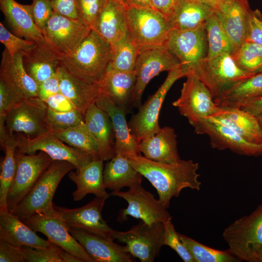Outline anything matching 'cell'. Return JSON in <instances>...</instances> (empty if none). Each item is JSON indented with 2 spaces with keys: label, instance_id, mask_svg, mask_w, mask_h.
<instances>
[{
  "label": "cell",
  "instance_id": "cell-1",
  "mask_svg": "<svg viewBox=\"0 0 262 262\" xmlns=\"http://www.w3.org/2000/svg\"><path fill=\"white\" fill-rule=\"evenodd\" d=\"M131 165L145 177L156 189L159 200L166 209L171 199L179 196L185 188L200 190V175L197 173L199 165L191 160L180 159L173 164L161 163L147 159L141 155L127 157Z\"/></svg>",
  "mask_w": 262,
  "mask_h": 262
},
{
  "label": "cell",
  "instance_id": "cell-2",
  "mask_svg": "<svg viewBox=\"0 0 262 262\" xmlns=\"http://www.w3.org/2000/svg\"><path fill=\"white\" fill-rule=\"evenodd\" d=\"M111 58V45L91 30L73 53L60 59L62 64L74 76L90 83H98Z\"/></svg>",
  "mask_w": 262,
  "mask_h": 262
},
{
  "label": "cell",
  "instance_id": "cell-3",
  "mask_svg": "<svg viewBox=\"0 0 262 262\" xmlns=\"http://www.w3.org/2000/svg\"><path fill=\"white\" fill-rule=\"evenodd\" d=\"M127 32L139 54L165 46L174 30L164 16L151 8H126Z\"/></svg>",
  "mask_w": 262,
  "mask_h": 262
},
{
  "label": "cell",
  "instance_id": "cell-4",
  "mask_svg": "<svg viewBox=\"0 0 262 262\" xmlns=\"http://www.w3.org/2000/svg\"><path fill=\"white\" fill-rule=\"evenodd\" d=\"M74 169L75 166L70 162L53 161L12 213L20 219L35 213L56 215L52 202L54 195L62 178Z\"/></svg>",
  "mask_w": 262,
  "mask_h": 262
},
{
  "label": "cell",
  "instance_id": "cell-5",
  "mask_svg": "<svg viewBox=\"0 0 262 262\" xmlns=\"http://www.w3.org/2000/svg\"><path fill=\"white\" fill-rule=\"evenodd\" d=\"M223 238L240 261L258 262L262 252V204L226 228Z\"/></svg>",
  "mask_w": 262,
  "mask_h": 262
},
{
  "label": "cell",
  "instance_id": "cell-6",
  "mask_svg": "<svg viewBox=\"0 0 262 262\" xmlns=\"http://www.w3.org/2000/svg\"><path fill=\"white\" fill-rule=\"evenodd\" d=\"M165 46L179 61L185 77L194 75L200 79L208 53L205 25L190 30H172Z\"/></svg>",
  "mask_w": 262,
  "mask_h": 262
},
{
  "label": "cell",
  "instance_id": "cell-7",
  "mask_svg": "<svg viewBox=\"0 0 262 262\" xmlns=\"http://www.w3.org/2000/svg\"><path fill=\"white\" fill-rule=\"evenodd\" d=\"M185 77L180 65L168 71L166 78L157 91L149 97L128 122L131 133L140 142L161 129L159 116L165 96L176 81Z\"/></svg>",
  "mask_w": 262,
  "mask_h": 262
},
{
  "label": "cell",
  "instance_id": "cell-8",
  "mask_svg": "<svg viewBox=\"0 0 262 262\" xmlns=\"http://www.w3.org/2000/svg\"><path fill=\"white\" fill-rule=\"evenodd\" d=\"M164 227L163 222L149 225L143 221L126 231L114 230L113 238L125 244L126 250L142 262H153L164 245Z\"/></svg>",
  "mask_w": 262,
  "mask_h": 262
},
{
  "label": "cell",
  "instance_id": "cell-9",
  "mask_svg": "<svg viewBox=\"0 0 262 262\" xmlns=\"http://www.w3.org/2000/svg\"><path fill=\"white\" fill-rule=\"evenodd\" d=\"M183 83L180 97L172 103L193 126L220 110L208 87L196 76L189 75Z\"/></svg>",
  "mask_w": 262,
  "mask_h": 262
},
{
  "label": "cell",
  "instance_id": "cell-10",
  "mask_svg": "<svg viewBox=\"0 0 262 262\" xmlns=\"http://www.w3.org/2000/svg\"><path fill=\"white\" fill-rule=\"evenodd\" d=\"M91 30L80 20L54 11L43 35L46 44L60 58L73 53Z\"/></svg>",
  "mask_w": 262,
  "mask_h": 262
},
{
  "label": "cell",
  "instance_id": "cell-11",
  "mask_svg": "<svg viewBox=\"0 0 262 262\" xmlns=\"http://www.w3.org/2000/svg\"><path fill=\"white\" fill-rule=\"evenodd\" d=\"M16 173L7 196V208L12 212L32 189L53 160L45 152L28 154L16 149Z\"/></svg>",
  "mask_w": 262,
  "mask_h": 262
},
{
  "label": "cell",
  "instance_id": "cell-12",
  "mask_svg": "<svg viewBox=\"0 0 262 262\" xmlns=\"http://www.w3.org/2000/svg\"><path fill=\"white\" fill-rule=\"evenodd\" d=\"M48 106L37 97L24 98L7 114L8 133H22L33 138L49 131L46 123Z\"/></svg>",
  "mask_w": 262,
  "mask_h": 262
},
{
  "label": "cell",
  "instance_id": "cell-13",
  "mask_svg": "<svg viewBox=\"0 0 262 262\" xmlns=\"http://www.w3.org/2000/svg\"><path fill=\"white\" fill-rule=\"evenodd\" d=\"M16 136L18 143L16 150L23 153L33 154L37 151H43L53 161L71 163L76 169L84 166L94 160L89 154L65 145L49 131L33 138L24 135H16Z\"/></svg>",
  "mask_w": 262,
  "mask_h": 262
},
{
  "label": "cell",
  "instance_id": "cell-14",
  "mask_svg": "<svg viewBox=\"0 0 262 262\" xmlns=\"http://www.w3.org/2000/svg\"><path fill=\"white\" fill-rule=\"evenodd\" d=\"M180 65L178 60L165 46L140 52L134 70L136 81L131 105L139 108L142 105L143 93L149 81L160 73L168 72Z\"/></svg>",
  "mask_w": 262,
  "mask_h": 262
},
{
  "label": "cell",
  "instance_id": "cell-15",
  "mask_svg": "<svg viewBox=\"0 0 262 262\" xmlns=\"http://www.w3.org/2000/svg\"><path fill=\"white\" fill-rule=\"evenodd\" d=\"M110 194L124 199L128 203L127 208L121 210L117 217L119 221L126 220L130 215L151 225L155 223H164L172 218L159 200L155 199L153 194L147 191L141 184L130 188L126 192L112 191Z\"/></svg>",
  "mask_w": 262,
  "mask_h": 262
},
{
  "label": "cell",
  "instance_id": "cell-16",
  "mask_svg": "<svg viewBox=\"0 0 262 262\" xmlns=\"http://www.w3.org/2000/svg\"><path fill=\"white\" fill-rule=\"evenodd\" d=\"M252 74L236 63L231 54L225 53L204 60L200 80L208 87L213 98Z\"/></svg>",
  "mask_w": 262,
  "mask_h": 262
},
{
  "label": "cell",
  "instance_id": "cell-17",
  "mask_svg": "<svg viewBox=\"0 0 262 262\" xmlns=\"http://www.w3.org/2000/svg\"><path fill=\"white\" fill-rule=\"evenodd\" d=\"M21 220L33 231L42 233L49 241L78 257L82 262H95L92 257L70 234L57 212L54 215L35 213Z\"/></svg>",
  "mask_w": 262,
  "mask_h": 262
},
{
  "label": "cell",
  "instance_id": "cell-18",
  "mask_svg": "<svg viewBox=\"0 0 262 262\" xmlns=\"http://www.w3.org/2000/svg\"><path fill=\"white\" fill-rule=\"evenodd\" d=\"M193 127L196 134L209 136L213 148L228 149L239 155L248 156L262 155V144L249 142L231 128L209 117L197 122Z\"/></svg>",
  "mask_w": 262,
  "mask_h": 262
},
{
  "label": "cell",
  "instance_id": "cell-19",
  "mask_svg": "<svg viewBox=\"0 0 262 262\" xmlns=\"http://www.w3.org/2000/svg\"><path fill=\"white\" fill-rule=\"evenodd\" d=\"M68 231L95 262H132L133 257L126 246L114 242L112 236L103 235L82 229L69 228Z\"/></svg>",
  "mask_w": 262,
  "mask_h": 262
},
{
  "label": "cell",
  "instance_id": "cell-20",
  "mask_svg": "<svg viewBox=\"0 0 262 262\" xmlns=\"http://www.w3.org/2000/svg\"><path fill=\"white\" fill-rule=\"evenodd\" d=\"M106 200L96 196L86 205L76 209L57 206L54 204L53 207L67 228L82 229L112 236L115 230L108 225L101 216Z\"/></svg>",
  "mask_w": 262,
  "mask_h": 262
},
{
  "label": "cell",
  "instance_id": "cell-21",
  "mask_svg": "<svg viewBox=\"0 0 262 262\" xmlns=\"http://www.w3.org/2000/svg\"><path fill=\"white\" fill-rule=\"evenodd\" d=\"M95 104L110 117L115 134V155L125 157L140 155L139 142L131 133L126 119V112L118 107L107 95L102 92Z\"/></svg>",
  "mask_w": 262,
  "mask_h": 262
},
{
  "label": "cell",
  "instance_id": "cell-22",
  "mask_svg": "<svg viewBox=\"0 0 262 262\" xmlns=\"http://www.w3.org/2000/svg\"><path fill=\"white\" fill-rule=\"evenodd\" d=\"M250 10L248 0H228L214 11L232 44L234 52L246 41Z\"/></svg>",
  "mask_w": 262,
  "mask_h": 262
},
{
  "label": "cell",
  "instance_id": "cell-23",
  "mask_svg": "<svg viewBox=\"0 0 262 262\" xmlns=\"http://www.w3.org/2000/svg\"><path fill=\"white\" fill-rule=\"evenodd\" d=\"M56 74L61 92L84 115L101 92L99 83H90L74 76L61 63Z\"/></svg>",
  "mask_w": 262,
  "mask_h": 262
},
{
  "label": "cell",
  "instance_id": "cell-24",
  "mask_svg": "<svg viewBox=\"0 0 262 262\" xmlns=\"http://www.w3.org/2000/svg\"><path fill=\"white\" fill-rule=\"evenodd\" d=\"M36 233L7 208L0 209V239L19 247L44 248L51 245Z\"/></svg>",
  "mask_w": 262,
  "mask_h": 262
},
{
  "label": "cell",
  "instance_id": "cell-25",
  "mask_svg": "<svg viewBox=\"0 0 262 262\" xmlns=\"http://www.w3.org/2000/svg\"><path fill=\"white\" fill-rule=\"evenodd\" d=\"M84 120L96 144L100 159L108 161L113 158L115 155V134L107 114L94 103L86 111Z\"/></svg>",
  "mask_w": 262,
  "mask_h": 262
},
{
  "label": "cell",
  "instance_id": "cell-26",
  "mask_svg": "<svg viewBox=\"0 0 262 262\" xmlns=\"http://www.w3.org/2000/svg\"><path fill=\"white\" fill-rule=\"evenodd\" d=\"M22 52L24 68L38 85L56 75L61 61L46 43H35Z\"/></svg>",
  "mask_w": 262,
  "mask_h": 262
},
{
  "label": "cell",
  "instance_id": "cell-27",
  "mask_svg": "<svg viewBox=\"0 0 262 262\" xmlns=\"http://www.w3.org/2000/svg\"><path fill=\"white\" fill-rule=\"evenodd\" d=\"M91 29L111 46L127 33L126 8L121 0H109Z\"/></svg>",
  "mask_w": 262,
  "mask_h": 262
},
{
  "label": "cell",
  "instance_id": "cell-28",
  "mask_svg": "<svg viewBox=\"0 0 262 262\" xmlns=\"http://www.w3.org/2000/svg\"><path fill=\"white\" fill-rule=\"evenodd\" d=\"M103 161L93 160L84 166L76 169V171L71 170L68 173V178L77 186L72 193L74 200H81L89 194L106 199L110 196L103 181Z\"/></svg>",
  "mask_w": 262,
  "mask_h": 262
},
{
  "label": "cell",
  "instance_id": "cell-29",
  "mask_svg": "<svg viewBox=\"0 0 262 262\" xmlns=\"http://www.w3.org/2000/svg\"><path fill=\"white\" fill-rule=\"evenodd\" d=\"M139 147L144 156L155 162L173 164L180 160L177 135L170 127H164L155 135L141 141Z\"/></svg>",
  "mask_w": 262,
  "mask_h": 262
},
{
  "label": "cell",
  "instance_id": "cell-30",
  "mask_svg": "<svg viewBox=\"0 0 262 262\" xmlns=\"http://www.w3.org/2000/svg\"><path fill=\"white\" fill-rule=\"evenodd\" d=\"M211 119L224 124L254 144H262V129L257 117L240 108L219 106Z\"/></svg>",
  "mask_w": 262,
  "mask_h": 262
},
{
  "label": "cell",
  "instance_id": "cell-31",
  "mask_svg": "<svg viewBox=\"0 0 262 262\" xmlns=\"http://www.w3.org/2000/svg\"><path fill=\"white\" fill-rule=\"evenodd\" d=\"M0 9L16 34L36 43H46L43 32L33 21L30 5L15 0H0Z\"/></svg>",
  "mask_w": 262,
  "mask_h": 262
},
{
  "label": "cell",
  "instance_id": "cell-32",
  "mask_svg": "<svg viewBox=\"0 0 262 262\" xmlns=\"http://www.w3.org/2000/svg\"><path fill=\"white\" fill-rule=\"evenodd\" d=\"M136 81L134 71L122 72L107 69L98 83L101 92L127 113L131 105Z\"/></svg>",
  "mask_w": 262,
  "mask_h": 262
},
{
  "label": "cell",
  "instance_id": "cell-33",
  "mask_svg": "<svg viewBox=\"0 0 262 262\" xmlns=\"http://www.w3.org/2000/svg\"><path fill=\"white\" fill-rule=\"evenodd\" d=\"M213 12L201 0H179L168 20L174 30H193L205 26Z\"/></svg>",
  "mask_w": 262,
  "mask_h": 262
},
{
  "label": "cell",
  "instance_id": "cell-34",
  "mask_svg": "<svg viewBox=\"0 0 262 262\" xmlns=\"http://www.w3.org/2000/svg\"><path fill=\"white\" fill-rule=\"evenodd\" d=\"M103 176L105 188L113 192L141 184L143 177L126 157L119 154L115 155L106 164Z\"/></svg>",
  "mask_w": 262,
  "mask_h": 262
},
{
  "label": "cell",
  "instance_id": "cell-35",
  "mask_svg": "<svg viewBox=\"0 0 262 262\" xmlns=\"http://www.w3.org/2000/svg\"><path fill=\"white\" fill-rule=\"evenodd\" d=\"M0 75L16 85L26 98L37 97L38 85L24 68L22 51L11 56L5 49L2 53Z\"/></svg>",
  "mask_w": 262,
  "mask_h": 262
},
{
  "label": "cell",
  "instance_id": "cell-36",
  "mask_svg": "<svg viewBox=\"0 0 262 262\" xmlns=\"http://www.w3.org/2000/svg\"><path fill=\"white\" fill-rule=\"evenodd\" d=\"M262 97V72L235 84L214 98L218 106L240 108L245 103Z\"/></svg>",
  "mask_w": 262,
  "mask_h": 262
},
{
  "label": "cell",
  "instance_id": "cell-37",
  "mask_svg": "<svg viewBox=\"0 0 262 262\" xmlns=\"http://www.w3.org/2000/svg\"><path fill=\"white\" fill-rule=\"evenodd\" d=\"M16 135L8 133L4 148L5 157L1 163L0 174V209L7 208V196L17 168Z\"/></svg>",
  "mask_w": 262,
  "mask_h": 262
},
{
  "label": "cell",
  "instance_id": "cell-38",
  "mask_svg": "<svg viewBox=\"0 0 262 262\" xmlns=\"http://www.w3.org/2000/svg\"><path fill=\"white\" fill-rule=\"evenodd\" d=\"M52 132L69 146L89 154L94 160L100 159L96 144L84 121L73 127Z\"/></svg>",
  "mask_w": 262,
  "mask_h": 262
},
{
  "label": "cell",
  "instance_id": "cell-39",
  "mask_svg": "<svg viewBox=\"0 0 262 262\" xmlns=\"http://www.w3.org/2000/svg\"><path fill=\"white\" fill-rule=\"evenodd\" d=\"M112 58L107 69L118 72H134L139 53L127 33L111 46Z\"/></svg>",
  "mask_w": 262,
  "mask_h": 262
},
{
  "label": "cell",
  "instance_id": "cell-40",
  "mask_svg": "<svg viewBox=\"0 0 262 262\" xmlns=\"http://www.w3.org/2000/svg\"><path fill=\"white\" fill-rule=\"evenodd\" d=\"M205 29L208 41V53L206 59L219 55L234 52L232 44L214 11L207 19Z\"/></svg>",
  "mask_w": 262,
  "mask_h": 262
},
{
  "label": "cell",
  "instance_id": "cell-41",
  "mask_svg": "<svg viewBox=\"0 0 262 262\" xmlns=\"http://www.w3.org/2000/svg\"><path fill=\"white\" fill-rule=\"evenodd\" d=\"M182 242L195 262H237L240 261L229 249L219 250L206 246L179 233Z\"/></svg>",
  "mask_w": 262,
  "mask_h": 262
},
{
  "label": "cell",
  "instance_id": "cell-42",
  "mask_svg": "<svg viewBox=\"0 0 262 262\" xmlns=\"http://www.w3.org/2000/svg\"><path fill=\"white\" fill-rule=\"evenodd\" d=\"M231 55L243 70L252 74L262 72V46L245 41Z\"/></svg>",
  "mask_w": 262,
  "mask_h": 262
},
{
  "label": "cell",
  "instance_id": "cell-43",
  "mask_svg": "<svg viewBox=\"0 0 262 262\" xmlns=\"http://www.w3.org/2000/svg\"><path fill=\"white\" fill-rule=\"evenodd\" d=\"M84 121V115L78 109L66 112H58L48 107L46 123L49 131L65 130Z\"/></svg>",
  "mask_w": 262,
  "mask_h": 262
},
{
  "label": "cell",
  "instance_id": "cell-44",
  "mask_svg": "<svg viewBox=\"0 0 262 262\" xmlns=\"http://www.w3.org/2000/svg\"><path fill=\"white\" fill-rule=\"evenodd\" d=\"M21 248L25 262H66V251L53 243L44 248H34L28 246Z\"/></svg>",
  "mask_w": 262,
  "mask_h": 262
},
{
  "label": "cell",
  "instance_id": "cell-45",
  "mask_svg": "<svg viewBox=\"0 0 262 262\" xmlns=\"http://www.w3.org/2000/svg\"><path fill=\"white\" fill-rule=\"evenodd\" d=\"M25 98L23 92L16 85L0 75V117H6L13 107Z\"/></svg>",
  "mask_w": 262,
  "mask_h": 262
},
{
  "label": "cell",
  "instance_id": "cell-46",
  "mask_svg": "<svg viewBox=\"0 0 262 262\" xmlns=\"http://www.w3.org/2000/svg\"><path fill=\"white\" fill-rule=\"evenodd\" d=\"M109 0H76L79 20L91 28Z\"/></svg>",
  "mask_w": 262,
  "mask_h": 262
},
{
  "label": "cell",
  "instance_id": "cell-47",
  "mask_svg": "<svg viewBox=\"0 0 262 262\" xmlns=\"http://www.w3.org/2000/svg\"><path fill=\"white\" fill-rule=\"evenodd\" d=\"M172 218L164 222V245L173 249L185 262H195L186 247L180 240L172 222Z\"/></svg>",
  "mask_w": 262,
  "mask_h": 262
},
{
  "label": "cell",
  "instance_id": "cell-48",
  "mask_svg": "<svg viewBox=\"0 0 262 262\" xmlns=\"http://www.w3.org/2000/svg\"><path fill=\"white\" fill-rule=\"evenodd\" d=\"M30 8L34 22L43 32L54 11L51 0H33Z\"/></svg>",
  "mask_w": 262,
  "mask_h": 262
},
{
  "label": "cell",
  "instance_id": "cell-49",
  "mask_svg": "<svg viewBox=\"0 0 262 262\" xmlns=\"http://www.w3.org/2000/svg\"><path fill=\"white\" fill-rule=\"evenodd\" d=\"M0 42L11 56L19 51L26 49L34 45L35 42L28 39H23L10 33L0 23Z\"/></svg>",
  "mask_w": 262,
  "mask_h": 262
},
{
  "label": "cell",
  "instance_id": "cell-50",
  "mask_svg": "<svg viewBox=\"0 0 262 262\" xmlns=\"http://www.w3.org/2000/svg\"><path fill=\"white\" fill-rule=\"evenodd\" d=\"M245 41L262 46V13L258 9L250 11Z\"/></svg>",
  "mask_w": 262,
  "mask_h": 262
},
{
  "label": "cell",
  "instance_id": "cell-51",
  "mask_svg": "<svg viewBox=\"0 0 262 262\" xmlns=\"http://www.w3.org/2000/svg\"><path fill=\"white\" fill-rule=\"evenodd\" d=\"M25 262L21 247L0 239V262Z\"/></svg>",
  "mask_w": 262,
  "mask_h": 262
},
{
  "label": "cell",
  "instance_id": "cell-52",
  "mask_svg": "<svg viewBox=\"0 0 262 262\" xmlns=\"http://www.w3.org/2000/svg\"><path fill=\"white\" fill-rule=\"evenodd\" d=\"M48 107L58 112L78 109L74 103L61 92L49 97L45 101Z\"/></svg>",
  "mask_w": 262,
  "mask_h": 262
},
{
  "label": "cell",
  "instance_id": "cell-53",
  "mask_svg": "<svg viewBox=\"0 0 262 262\" xmlns=\"http://www.w3.org/2000/svg\"><path fill=\"white\" fill-rule=\"evenodd\" d=\"M61 93L56 74L38 85L37 97L44 102L50 96Z\"/></svg>",
  "mask_w": 262,
  "mask_h": 262
},
{
  "label": "cell",
  "instance_id": "cell-54",
  "mask_svg": "<svg viewBox=\"0 0 262 262\" xmlns=\"http://www.w3.org/2000/svg\"><path fill=\"white\" fill-rule=\"evenodd\" d=\"M54 11L69 18L79 20L76 0H51Z\"/></svg>",
  "mask_w": 262,
  "mask_h": 262
},
{
  "label": "cell",
  "instance_id": "cell-55",
  "mask_svg": "<svg viewBox=\"0 0 262 262\" xmlns=\"http://www.w3.org/2000/svg\"><path fill=\"white\" fill-rule=\"evenodd\" d=\"M179 0H151V8L168 19Z\"/></svg>",
  "mask_w": 262,
  "mask_h": 262
},
{
  "label": "cell",
  "instance_id": "cell-56",
  "mask_svg": "<svg viewBox=\"0 0 262 262\" xmlns=\"http://www.w3.org/2000/svg\"><path fill=\"white\" fill-rule=\"evenodd\" d=\"M242 110L257 116L262 114V97L250 100L240 107Z\"/></svg>",
  "mask_w": 262,
  "mask_h": 262
},
{
  "label": "cell",
  "instance_id": "cell-57",
  "mask_svg": "<svg viewBox=\"0 0 262 262\" xmlns=\"http://www.w3.org/2000/svg\"><path fill=\"white\" fill-rule=\"evenodd\" d=\"M121 1L125 8H151V0H121Z\"/></svg>",
  "mask_w": 262,
  "mask_h": 262
},
{
  "label": "cell",
  "instance_id": "cell-58",
  "mask_svg": "<svg viewBox=\"0 0 262 262\" xmlns=\"http://www.w3.org/2000/svg\"><path fill=\"white\" fill-rule=\"evenodd\" d=\"M209 6H210L214 11H216L228 0H201Z\"/></svg>",
  "mask_w": 262,
  "mask_h": 262
},
{
  "label": "cell",
  "instance_id": "cell-59",
  "mask_svg": "<svg viewBox=\"0 0 262 262\" xmlns=\"http://www.w3.org/2000/svg\"><path fill=\"white\" fill-rule=\"evenodd\" d=\"M256 117L258 119L260 125L262 129V114L256 116Z\"/></svg>",
  "mask_w": 262,
  "mask_h": 262
},
{
  "label": "cell",
  "instance_id": "cell-60",
  "mask_svg": "<svg viewBox=\"0 0 262 262\" xmlns=\"http://www.w3.org/2000/svg\"><path fill=\"white\" fill-rule=\"evenodd\" d=\"M258 262H262V252L258 256Z\"/></svg>",
  "mask_w": 262,
  "mask_h": 262
}]
</instances>
